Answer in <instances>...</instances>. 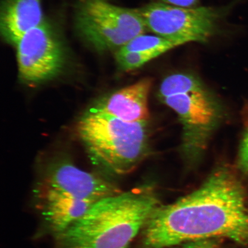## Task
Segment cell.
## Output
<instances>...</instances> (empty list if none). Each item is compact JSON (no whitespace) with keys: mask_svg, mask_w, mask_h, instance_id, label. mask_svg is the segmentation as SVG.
I'll list each match as a JSON object with an SVG mask.
<instances>
[{"mask_svg":"<svg viewBox=\"0 0 248 248\" xmlns=\"http://www.w3.org/2000/svg\"><path fill=\"white\" fill-rule=\"evenodd\" d=\"M115 57L120 69L128 71L139 69L156 58L154 55L145 52L126 51L121 49H118Z\"/></svg>","mask_w":248,"mask_h":248,"instance_id":"cell-13","label":"cell"},{"mask_svg":"<svg viewBox=\"0 0 248 248\" xmlns=\"http://www.w3.org/2000/svg\"><path fill=\"white\" fill-rule=\"evenodd\" d=\"M181 46L182 45L178 42L162 36L141 34L120 49L126 51L145 52L154 55L157 58Z\"/></svg>","mask_w":248,"mask_h":248,"instance_id":"cell-11","label":"cell"},{"mask_svg":"<svg viewBox=\"0 0 248 248\" xmlns=\"http://www.w3.org/2000/svg\"><path fill=\"white\" fill-rule=\"evenodd\" d=\"M152 84L151 79H142L101 99L91 108L126 122H148Z\"/></svg>","mask_w":248,"mask_h":248,"instance_id":"cell-9","label":"cell"},{"mask_svg":"<svg viewBox=\"0 0 248 248\" xmlns=\"http://www.w3.org/2000/svg\"><path fill=\"white\" fill-rule=\"evenodd\" d=\"M147 124L126 122L91 108L78 121L77 132L95 166L111 174L125 175L147 156Z\"/></svg>","mask_w":248,"mask_h":248,"instance_id":"cell-3","label":"cell"},{"mask_svg":"<svg viewBox=\"0 0 248 248\" xmlns=\"http://www.w3.org/2000/svg\"><path fill=\"white\" fill-rule=\"evenodd\" d=\"M233 5L182 7L155 2L138 9L148 30L184 45L206 43L218 35Z\"/></svg>","mask_w":248,"mask_h":248,"instance_id":"cell-5","label":"cell"},{"mask_svg":"<svg viewBox=\"0 0 248 248\" xmlns=\"http://www.w3.org/2000/svg\"><path fill=\"white\" fill-rule=\"evenodd\" d=\"M36 191L95 203L120 193L109 180L85 171L67 161H60L46 170Z\"/></svg>","mask_w":248,"mask_h":248,"instance_id":"cell-8","label":"cell"},{"mask_svg":"<svg viewBox=\"0 0 248 248\" xmlns=\"http://www.w3.org/2000/svg\"><path fill=\"white\" fill-rule=\"evenodd\" d=\"M15 46L18 73L25 82L37 84L57 76L63 69L66 61L64 46L46 21L28 31Z\"/></svg>","mask_w":248,"mask_h":248,"instance_id":"cell-7","label":"cell"},{"mask_svg":"<svg viewBox=\"0 0 248 248\" xmlns=\"http://www.w3.org/2000/svg\"><path fill=\"white\" fill-rule=\"evenodd\" d=\"M159 206L148 186L103 198L56 235L55 248H127Z\"/></svg>","mask_w":248,"mask_h":248,"instance_id":"cell-2","label":"cell"},{"mask_svg":"<svg viewBox=\"0 0 248 248\" xmlns=\"http://www.w3.org/2000/svg\"><path fill=\"white\" fill-rule=\"evenodd\" d=\"M219 239L212 238L194 241L187 242L180 245L179 248H219Z\"/></svg>","mask_w":248,"mask_h":248,"instance_id":"cell-15","label":"cell"},{"mask_svg":"<svg viewBox=\"0 0 248 248\" xmlns=\"http://www.w3.org/2000/svg\"><path fill=\"white\" fill-rule=\"evenodd\" d=\"M75 25L83 40L100 52L118 50L148 30L138 9L121 7L108 0H81Z\"/></svg>","mask_w":248,"mask_h":248,"instance_id":"cell-4","label":"cell"},{"mask_svg":"<svg viewBox=\"0 0 248 248\" xmlns=\"http://www.w3.org/2000/svg\"><path fill=\"white\" fill-rule=\"evenodd\" d=\"M199 0H158L157 2L182 7H195Z\"/></svg>","mask_w":248,"mask_h":248,"instance_id":"cell-16","label":"cell"},{"mask_svg":"<svg viewBox=\"0 0 248 248\" xmlns=\"http://www.w3.org/2000/svg\"><path fill=\"white\" fill-rule=\"evenodd\" d=\"M42 0H4L1 8V32L16 46L28 31L45 22Z\"/></svg>","mask_w":248,"mask_h":248,"instance_id":"cell-10","label":"cell"},{"mask_svg":"<svg viewBox=\"0 0 248 248\" xmlns=\"http://www.w3.org/2000/svg\"><path fill=\"white\" fill-rule=\"evenodd\" d=\"M181 124V150L188 163L199 161L222 117L219 102L205 86L162 99Z\"/></svg>","mask_w":248,"mask_h":248,"instance_id":"cell-6","label":"cell"},{"mask_svg":"<svg viewBox=\"0 0 248 248\" xmlns=\"http://www.w3.org/2000/svg\"><path fill=\"white\" fill-rule=\"evenodd\" d=\"M139 248L228 239L248 248V196L234 172L217 167L196 190L159 206L141 232Z\"/></svg>","mask_w":248,"mask_h":248,"instance_id":"cell-1","label":"cell"},{"mask_svg":"<svg viewBox=\"0 0 248 248\" xmlns=\"http://www.w3.org/2000/svg\"><path fill=\"white\" fill-rule=\"evenodd\" d=\"M204 86L201 80L194 74L179 73L167 76L160 86L159 94L161 99L169 96L195 91Z\"/></svg>","mask_w":248,"mask_h":248,"instance_id":"cell-12","label":"cell"},{"mask_svg":"<svg viewBox=\"0 0 248 248\" xmlns=\"http://www.w3.org/2000/svg\"><path fill=\"white\" fill-rule=\"evenodd\" d=\"M237 167L242 173L248 175V113L245 123L244 136L238 153Z\"/></svg>","mask_w":248,"mask_h":248,"instance_id":"cell-14","label":"cell"}]
</instances>
